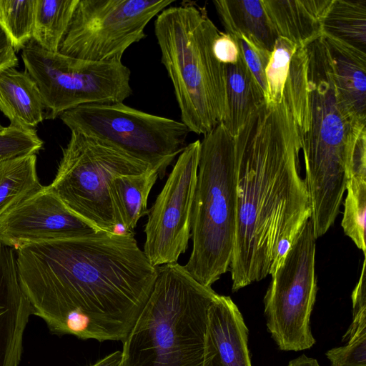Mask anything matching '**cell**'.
Wrapping results in <instances>:
<instances>
[{
  "instance_id": "6da1fadb",
  "label": "cell",
  "mask_w": 366,
  "mask_h": 366,
  "mask_svg": "<svg viewBox=\"0 0 366 366\" xmlns=\"http://www.w3.org/2000/svg\"><path fill=\"white\" fill-rule=\"evenodd\" d=\"M21 289L52 334L123 342L155 283L133 233L95 230L16 250Z\"/></svg>"
},
{
  "instance_id": "7a4b0ae2",
  "label": "cell",
  "mask_w": 366,
  "mask_h": 366,
  "mask_svg": "<svg viewBox=\"0 0 366 366\" xmlns=\"http://www.w3.org/2000/svg\"><path fill=\"white\" fill-rule=\"evenodd\" d=\"M294 102L292 89L285 87L277 105L264 102L233 138L236 226L229 269L234 292L269 274L277 245L293 244L311 217Z\"/></svg>"
},
{
  "instance_id": "3957f363",
  "label": "cell",
  "mask_w": 366,
  "mask_h": 366,
  "mask_svg": "<svg viewBox=\"0 0 366 366\" xmlns=\"http://www.w3.org/2000/svg\"><path fill=\"white\" fill-rule=\"evenodd\" d=\"M157 268L153 290L122 342L119 366H203L208 310L218 294L177 262Z\"/></svg>"
},
{
  "instance_id": "277c9868",
  "label": "cell",
  "mask_w": 366,
  "mask_h": 366,
  "mask_svg": "<svg viewBox=\"0 0 366 366\" xmlns=\"http://www.w3.org/2000/svg\"><path fill=\"white\" fill-rule=\"evenodd\" d=\"M219 33L205 7L192 2L170 6L154 21L161 61L174 88L181 122L197 134L211 132L226 114L224 64L212 49Z\"/></svg>"
},
{
  "instance_id": "5b68a950",
  "label": "cell",
  "mask_w": 366,
  "mask_h": 366,
  "mask_svg": "<svg viewBox=\"0 0 366 366\" xmlns=\"http://www.w3.org/2000/svg\"><path fill=\"white\" fill-rule=\"evenodd\" d=\"M308 116L300 129L311 217L316 238L334 224L345 192L346 153L350 135L360 124L341 107L329 52L322 36L305 47Z\"/></svg>"
},
{
  "instance_id": "8992f818",
  "label": "cell",
  "mask_w": 366,
  "mask_h": 366,
  "mask_svg": "<svg viewBox=\"0 0 366 366\" xmlns=\"http://www.w3.org/2000/svg\"><path fill=\"white\" fill-rule=\"evenodd\" d=\"M234 139L220 123L201 142L192 206V251L184 266L200 284L211 287L231 263L236 226Z\"/></svg>"
},
{
  "instance_id": "52a82bcc",
  "label": "cell",
  "mask_w": 366,
  "mask_h": 366,
  "mask_svg": "<svg viewBox=\"0 0 366 366\" xmlns=\"http://www.w3.org/2000/svg\"><path fill=\"white\" fill-rule=\"evenodd\" d=\"M151 169L104 140L71 132L56 176L47 187L96 229L114 232L119 224L110 196L112 181Z\"/></svg>"
},
{
  "instance_id": "ba28073f",
  "label": "cell",
  "mask_w": 366,
  "mask_h": 366,
  "mask_svg": "<svg viewBox=\"0 0 366 366\" xmlns=\"http://www.w3.org/2000/svg\"><path fill=\"white\" fill-rule=\"evenodd\" d=\"M21 58L39 89L46 119L81 105L123 103L132 94L131 71L122 61L78 59L46 51L33 39Z\"/></svg>"
},
{
  "instance_id": "9c48e42d",
  "label": "cell",
  "mask_w": 366,
  "mask_h": 366,
  "mask_svg": "<svg viewBox=\"0 0 366 366\" xmlns=\"http://www.w3.org/2000/svg\"><path fill=\"white\" fill-rule=\"evenodd\" d=\"M59 117L71 132L108 142L150 165L160 178L186 147L190 132L181 121L151 114L124 103L81 105Z\"/></svg>"
},
{
  "instance_id": "30bf717a",
  "label": "cell",
  "mask_w": 366,
  "mask_h": 366,
  "mask_svg": "<svg viewBox=\"0 0 366 366\" xmlns=\"http://www.w3.org/2000/svg\"><path fill=\"white\" fill-rule=\"evenodd\" d=\"M315 251L316 237L310 219L283 263L271 274L264 297V313L268 331L284 351H301L315 343L310 329L317 291Z\"/></svg>"
},
{
  "instance_id": "8fae6325",
  "label": "cell",
  "mask_w": 366,
  "mask_h": 366,
  "mask_svg": "<svg viewBox=\"0 0 366 366\" xmlns=\"http://www.w3.org/2000/svg\"><path fill=\"white\" fill-rule=\"evenodd\" d=\"M174 0H79L60 44L61 54L86 61H122L146 37L149 22Z\"/></svg>"
},
{
  "instance_id": "7c38bea8",
  "label": "cell",
  "mask_w": 366,
  "mask_h": 366,
  "mask_svg": "<svg viewBox=\"0 0 366 366\" xmlns=\"http://www.w3.org/2000/svg\"><path fill=\"white\" fill-rule=\"evenodd\" d=\"M201 142L186 145L148 213L144 250L154 267L177 262L191 237Z\"/></svg>"
},
{
  "instance_id": "4fadbf2b",
  "label": "cell",
  "mask_w": 366,
  "mask_h": 366,
  "mask_svg": "<svg viewBox=\"0 0 366 366\" xmlns=\"http://www.w3.org/2000/svg\"><path fill=\"white\" fill-rule=\"evenodd\" d=\"M97 230L71 212L48 187L30 196L0 221V241L17 250L32 242Z\"/></svg>"
},
{
  "instance_id": "5bb4252c",
  "label": "cell",
  "mask_w": 366,
  "mask_h": 366,
  "mask_svg": "<svg viewBox=\"0 0 366 366\" xmlns=\"http://www.w3.org/2000/svg\"><path fill=\"white\" fill-rule=\"evenodd\" d=\"M33 308L24 293L14 249L0 241V366H19Z\"/></svg>"
},
{
  "instance_id": "9a60e30c",
  "label": "cell",
  "mask_w": 366,
  "mask_h": 366,
  "mask_svg": "<svg viewBox=\"0 0 366 366\" xmlns=\"http://www.w3.org/2000/svg\"><path fill=\"white\" fill-rule=\"evenodd\" d=\"M248 329L230 297L219 295L207 316L203 366H252Z\"/></svg>"
},
{
  "instance_id": "2e32d148",
  "label": "cell",
  "mask_w": 366,
  "mask_h": 366,
  "mask_svg": "<svg viewBox=\"0 0 366 366\" xmlns=\"http://www.w3.org/2000/svg\"><path fill=\"white\" fill-rule=\"evenodd\" d=\"M338 101L354 120L366 124V53L322 35Z\"/></svg>"
},
{
  "instance_id": "e0dca14e",
  "label": "cell",
  "mask_w": 366,
  "mask_h": 366,
  "mask_svg": "<svg viewBox=\"0 0 366 366\" xmlns=\"http://www.w3.org/2000/svg\"><path fill=\"white\" fill-rule=\"evenodd\" d=\"M333 0H262L269 21L277 37L298 47L322 36V24Z\"/></svg>"
},
{
  "instance_id": "ac0fdd59",
  "label": "cell",
  "mask_w": 366,
  "mask_h": 366,
  "mask_svg": "<svg viewBox=\"0 0 366 366\" xmlns=\"http://www.w3.org/2000/svg\"><path fill=\"white\" fill-rule=\"evenodd\" d=\"M0 111L10 126L23 129H35L44 119L39 89L25 71L9 68L0 72Z\"/></svg>"
},
{
  "instance_id": "d6986e66",
  "label": "cell",
  "mask_w": 366,
  "mask_h": 366,
  "mask_svg": "<svg viewBox=\"0 0 366 366\" xmlns=\"http://www.w3.org/2000/svg\"><path fill=\"white\" fill-rule=\"evenodd\" d=\"M225 33L243 36L272 53L277 38L262 0H214L212 1Z\"/></svg>"
},
{
  "instance_id": "ffe728a7",
  "label": "cell",
  "mask_w": 366,
  "mask_h": 366,
  "mask_svg": "<svg viewBox=\"0 0 366 366\" xmlns=\"http://www.w3.org/2000/svg\"><path fill=\"white\" fill-rule=\"evenodd\" d=\"M224 71L227 110L222 124L234 138L265 99L240 53L235 64L224 65Z\"/></svg>"
},
{
  "instance_id": "44dd1931",
  "label": "cell",
  "mask_w": 366,
  "mask_h": 366,
  "mask_svg": "<svg viewBox=\"0 0 366 366\" xmlns=\"http://www.w3.org/2000/svg\"><path fill=\"white\" fill-rule=\"evenodd\" d=\"M159 173L151 169L135 174L121 175L111 182L109 191L119 226L132 233L139 219L148 214L147 199Z\"/></svg>"
},
{
  "instance_id": "7402d4cb",
  "label": "cell",
  "mask_w": 366,
  "mask_h": 366,
  "mask_svg": "<svg viewBox=\"0 0 366 366\" xmlns=\"http://www.w3.org/2000/svg\"><path fill=\"white\" fill-rule=\"evenodd\" d=\"M43 187L36 173V154L0 160V221Z\"/></svg>"
},
{
  "instance_id": "603a6c76",
  "label": "cell",
  "mask_w": 366,
  "mask_h": 366,
  "mask_svg": "<svg viewBox=\"0 0 366 366\" xmlns=\"http://www.w3.org/2000/svg\"><path fill=\"white\" fill-rule=\"evenodd\" d=\"M322 35L366 53V0H333L323 20Z\"/></svg>"
},
{
  "instance_id": "cb8c5ba5",
  "label": "cell",
  "mask_w": 366,
  "mask_h": 366,
  "mask_svg": "<svg viewBox=\"0 0 366 366\" xmlns=\"http://www.w3.org/2000/svg\"><path fill=\"white\" fill-rule=\"evenodd\" d=\"M79 0H36L32 39L44 49L59 52Z\"/></svg>"
},
{
  "instance_id": "d4e9b609",
  "label": "cell",
  "mask_w": 366,
  "mask_h": 366,
  "mask_svg": "<svg viewBox=\"0 0 366 366\" xmlns=\"http://www.w3.org/2000/svg\"><path fill=\"white\" fill-rule=\"evenodd\" d=\"M345 191L341 226L365 256L366 174L347 175Z\"/></svg>"
},
{
  "instance_id": "484cf974",
  "label": "cell",
  "mask_w": 366,
  "mask_h": 366,
  "mask_svg": "<svg viewBox=\"0 0 366 366\" xmlns=\"http://www.w3.org/2000/svg\"><path fill=\"white\" fill-rule=\"evenodd\" d=\"M36 0H0V26L14 50H22L32 39Z\"/></svg>"
},
{
  "instance_id": "4316f807",
  "label": "cell",
  "mask_w": 366,
  "mask_h": 366,
  "mask_svg": "<svg viewBox=\"0 0 366 366\" xmlns=\"http://www.w3.org/2000/svg\"><path fill=\"white\" fill-rule=\"evenodd\" d=\"M297 48V46L283 37L277 38L265 71V103L267 105L274 106L281 101L290 71L292 56Z\"/></svg>"
},
{
  "instance_id": "83f0119b",
  "label": "cell",
  "mask_w": 366,
  "mask_h": 366,
  "mask_svg": "<svg viewBox=\"0 0 366 366\" xmlns=\"http://www.w3.org/2000/svg\"><path fill=\"white\" fill-rule=\"evenodd\" d=\"M42 147L43 141L35 129H23L9 125L0 132V160L36 154Z\"/></svg>"
},
{
  "instance_id": "f1b7e54d",
  "label": "cell",
  "mask_w": 366,
  "mask_h": 366,
  "mask_svg": "<svg viewBox=\"0 0 366 366\" xmlns=\"http://www.w3.org/2000/svg\"><path fill=\"white\" fill-rule=\"evenodd\" d=\"M347 343L326 352L330 366H366V325L342 336Z\"/></svg>"
},
{
  "instance_id": "f546056e",
  "label": "cell",
  "mask_w": 366,
  "mask_h": 366,
  "mask_svg": "<svg viewBox=\"0 0 366 366\" xmlns=\"http://www.w3.org/2000/svg\"><path fill=\"white\" fill-rule=\"evenodd\" d=\"M232 38L237 43L240 54L263 92L265 99L267 94L265 71L271 56V52L256 46L243 36Z\"/></svg>"
},
{
  "instance_id": "4dcf8cb0",
  "label": "cell",
  "mask_w": 366,
  "mask_h": 366,
  "mask_svg": "<svg viewBox=\"0 0 366 366\" xmlns=\"http://www.w3.org/2000/svg\"><path fill=\"white\" fill-rule=\"evenodd\" d=\"M215 58L223 64H235L239 56V51L235 41L227 34L221 32L213 43Z\"/></svg>"
},
{
  "instance_id": "1f68e13d",
  "label": "cell",
  "mask_w": 366,
  "mask_h": 366,
  "mask_svg": "<svg viewBox=\"0 0 366 366\" xmlns=\"http://www.w3.org/2000/svg\"><path fill=\"white\" fill-rule=\"evenodd\" d=\"M15 52L9 37L0 26V72L18 65L19 61Z\"/></svg>"
},
{
  "instance_id": "d6a6232c",
  "label": "cell",
  "mask_w": 366,
  "mask_h": 366,
  "mask_svg": "<svg viewBox=\"0 0 366 366\" xmlns=\"http://www.w3.org/2000/svg\"><path fill=\"white\" fill-rule=\"evenodd\" d=\"M122 359V351H115L99 360L90 366H119Z\"/></svg>"
},
{
  "instance_id": "836d02e7",
  "label": "cell",
  "mask_w": 366,
  "mask_h": 366,
  "mask_svg": "<svg viewBox=\"0 0 366 366\" xmlns=\"http://www.w3.org/2000/svg\"><path fill=\"white\" fill-rule=\"evenodd\" d=\"M287 366H320L316 359L302 355L290 360Z\"/></svg>"
},
{
  "instance_id": "e575fe53",
  "label": "cell",
  "mask_w": 366,
  "mask_h": 366,
  "mask_svg": "<svg viewBox=\"0 0 366 366\" xmlns=\"http://www.w3.org/2000/svg\"><path fill=\"white\" fill-rule=\"evenodd\" d=\"M4 129L5 127L0 124V132H2Z\"/></svg>"
}]
</instances>
